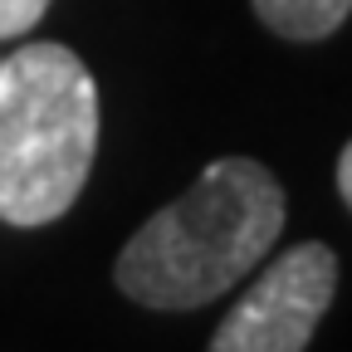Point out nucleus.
I'll use <instances>...</instances> for the list:
<instances>
[{
  "mask_svg": "<svg viewBox=\"0 0 352 352\" xmlns=\"http://www.w3.org/2000/svg\"><path fill=\"white\" fill-rule=\"evenodd\" d=\"M338 294V254L303 240L270 259L240 303L215 323L206 352H303Z\"/></svg>",
  "mask_w": 352,
  "mask_h": 352,
  "instance_id": "3",
  "label": "nucleus"
},
{
  "mask_svg": "<svg viewBox=\"0 0 352 352\" xmlns=\"http://www.w3.org/2000/svg\"><path fill=\"white\" fill-rule=\"evenodd\" d=\"M254 15L284 39H328L347 15L352 0H250Z\"/></svg>",
  "mask_w": 352,
  "mask_h": 352,
  "instance_id": "4",
  "label": "nucleus"
},
{
  "mask_svg": "<svg viewBox=\"0 0 352 352\" xmlns=\"http://www.w3.org/2000/svg\"><path fill=\"white\" fill-rule=\"evenodd\" d=\"M284 186L254 157L210 162L191 191L142 220L113 264V284L142 308L186 314L230 294L274 250Z\"/></svg>",
  "mask_w": 352,
  "mask_h": 352,
  "instance_id": "1",
  "label": "nucleus"
},
{
  "mask_svg": "<svg viewBox=\"0 0 352 352\" xmlns=\"http://www.w3.org/2000/svg\"><path fill=\"white\" fill-rule=\"evenodd\" d=\"M98 152V83L69 44L0 54V220L20 230L59 220Z\"/></svg>",
  "mask_w": 352,
  "mask_h": 352,
  "instance_id": "2",
  "label": "nucleus"
},
{
  "mask_svg": "<svg viewBox=\"0 0 352 352\" xmlns=\"http://www.w3.org/2000/svg\"><path fill=\"white\" fill-rule=\"evenodd\" d=\"M338 191H342V201H347V210H352V142H347L342 157H338Z\"/></svg>",
  "mask_w": 352,
  "mask_h": 352,
  "instance_id": "6",
  "label": "nucleus"
},
{
  "mask_svg": "<svg viewBox=\"0 0 352 352\" xmlns=\"http://www.w3.org/2000/svg\"><path fill=\"white\" fill-rule=\"evenodd\" d=\"M50 0H0V39H20L39 25Z\"/></svg>",
  "mask_w": 352,
  "mask_h": 352,
  "instance_id": "5",
  "label": "nucleus"
}]
</instances>
